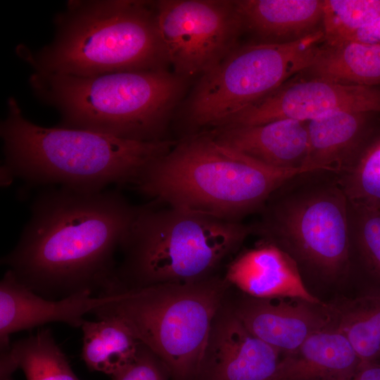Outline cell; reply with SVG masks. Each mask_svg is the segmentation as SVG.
<instances>
[{"label": "cell", "instance_id": "7a4b0ae2", "mask_svg": "<svg viewBox=\"0 0 380 380\" xmlns=\"http://www.w3.org/2000/svg\"><path fill=\"white\" fill-rule=\"evenodd\" d=\"M1 123L3 172L35 185L98 191L135 184L145 170L177 143L141 141L88 130L46 127L27 120L14 98Z\"/></svg>", "mask_w": 380, "mask_h": 380}, {"label": "cell", "instance_id": "7402d4cb", "mask_svg": "<svg viewBox=\"0 0 380 380\" xmlns=\"http://www.w3.org/2000/svg\"><path fill=\"white\" fill-rule=\"evenodd\" d=\"M327 308L331 327L347 338L360 367L380 363V294L347 299Z\"/></svg>", "mask_w": 380, "mask_h": 380}, {"label": "cell", "instance_id": "4fadbf2b", "mask_svg": "<svg viewBox=\"0 0 380 380\" xmlns=\"http://www.w3.org/2000/svg\"><path fill=\"white\" fill-rule=\"evenodd\" d=\"M241 293V292H240ZM226 302L254 336L289 354L312 334L330 327L327 305L299 299L257 298L241 293Z\"/></svg>", "mask_w": 380, "mask_h": 380}, {"label": "cell", "instance_id": "d6986e66", "mask_svg": "<svg viewBox=\"0 0 380 380\" xmlns=\"http://www.w3.org/2000/svg\"><path fill=\"white\" fill-rule=\"evenodd\" d=\"M243 28L262 42L298 40L321 28L323 0L235 1Z\"/></svg>", "mask_w": 380, "mask_h": 380}, {"label": "cell", "instance_id": "44dd1931", "mask_svg": "<svg viewBox=\"0 0 380 380\" xmlns=\"http://www.w3.org/2000/svg\"><path fill=\"white\" fill-rule=\"evenodd\" d=\"M97 319L81 327L82 357L89 369L112 376L134 360L141 343L118 319Z\"/></svg>", "mask_w": 380, "mask_h": 380}, {"label": "cell", "instance_id": "9c48e42d", "mask_svg": "<svg viewBox=\"0 0 380 380\" xmlns=\"http://www.w3.org/2000/svg\"><path fill=\"white\" fill-rule=\"evenodd\" d=\"M324 43L321 28L292 42L236 47L201 76L188 103L189 122L198 127L224 126L291 76L307 70Z\"/></svg>", "mask_w": 380, "mask_h": 380}, {"label": "cell", "instance_id": "603a6c76", "mask_svg": "<svg viewBox=\"0 0 380 380\" xmlns=\"http://www.w3.org/2000/svg\"><path fill=\"white\" fill-rule=\"evenodd\" d=\"M12 353L27 380H80L49 329L12 343Z\"/></svg>", "mask_w": 380, "mask_h": 380}, {"label": "cell", "instance_id": "484cf974", "mask_svg": "<svg viewBox=\"0 0 380 380\" xmlns=\"http://www.w3.org/2000/svg\"><path fill=\"white\" fill-rule=\"evenodd\" d=\"M338 177L349 201L380 210V139L370 145L350 171Z\"/></svg>", "mask_w": 380, "mask_h": 380}, {"label": "cell", "instance_id": "2e32d148", "mask_svg": "<svg viewBox=\"0 0 380 380\" xmlns=\"http://www.w3.org/2000/svg\"><path fill=\"white\" fill-rule=\"evenodd\" d=\"M217 141L267 166L303 172L308 146L307 122L279 120L208 132Z\"/></svg>", "mask_w": 380, "mask_h": 380}, {"label": "cell", "instance_id": "30bf717a", "mask_svg": "<svg viewBox=\"0 0 380 380\" xmlns=\"http://www.w3.org/2000/svg\"><path fill=\"white\" fill-rule=\"evenodd\" d=\"M158 32L176 75H204L236 47L244 30L235 1L155 2Z\"/></svg>", "mask_w": 380, "mask_h": 380}, {"label": "cell", "instance_id": "4316f807", "mask_svg": "<svg viewBox=\"0 0 380 380\" xmlns=\"http://www.w3.org/2000/svg\"><path fill=\"white\" fill-rule=\"evenodd\" d=\"M111 376L113 380H168L170 377L163 362L142 343L134 360Z\"/></svg>", "mask_w": 380, "mask_h": 380}, {"label": "cell", "instance_id": "5b68a950", "mask_svg": "<svg viewBox=\"0 0 380 380\" xmlns=\"http://www.w3.org/2000/svg\"><path fill=\"white\" fill-rule=\"evenodd\" d=\"M164 205L139 207L107 293L206 278L253 234L252 224Z\"/></svg>", "mask_w": 380, "mask_h": 380}, {"label": "cell", "instance_id": "83f0119b", "mask_svg": "<svg viewBox=\"0 0 380 380\" xmlns=\"http://www.w3.org/2000/svg\"><path fill=\"white\" fill-rule=\"evenodd\" d=\"M348 41L380 44V16L355 32Z\"/></svg>", "mask_w": 380, "mask_h": 380}, {"label": "cell", "instance_id": "9a60e30c", "mask_svg": "<svg viewBox=\"0 0 380 380\" xmlns=\"http://www.w3.org/2000/svg\"><path fill=\"white\" fill-rule=\"evenodd\" d=\"M224 278L231 286L257 298L299 299L322 304L308 290L296 262L276 245L260 241L238 254Z\"/></svg>", "mask_w": 380, "mask_h": 380}, {"label": "cell", "instance_id": "f1b7e54d", "mask_svg": "<svg viewBox=\"0 0 380 380\" xmlns=\"http://www.w3.org/2000/svg\"><path fill=\"white\" fill-rule=\"evenodd\" d=\"M348 380H380V363L362 366Z\"/></svg>", "mask_w": 380, "mask_h": 380}, {"label": "cell", "instance_id": "ac0fdd59", "mask_svg": "<svg viewBox=\"0 0 380 380\" xmlns=\"http://www.w3.org/2000/svg\"><path fill=\"white\" fill-rule=\"evenodd\" d=\"M360 361L347 338L328 327L281 357L272 380H348Z\"/></svg>", "mask_w": 380, "mask_h": 380}, {"label": "cell", "instance_id": "277c9868", "mask_svg": "<svg viewBox=\"0 0 380 380\" xmlns=\"http://www.w3.org/2000/svg\"><path fill=\"white\" fill-rule=\"evenodd\" d=\"M53 41L20 51L34 71L74 76L163 68L155 2L71 0L55 18Z\"/></svg>", "mask_w": 380, "mask_h": 380}, {"label": "cell", "instance_id": "8992f818", "mask_svg": "<svg viewBox=\"0 0 380 380\" xmlns=\"http://www.w3.org/2000/svg\"><path fill=\"white\" fill-rule=\"evenodd\" d=\"M30 86L61 116V127L156 141L184 87L164 68L82 77L34 71Z\"/></svg>", "mask_w": 380, "mask_h": 380}, {"label": "cell", "instance_id": "6da1fadb", "mask_svg": "<svg viewBox=\"0 0 380 380\" xmlns=\"http://www.w3.org/2000/svg\"><path fill=\"white\" fill-rule=\"evenodd\" d=\"M139 207L115 190L65 186L40 194L20 239L1 262L17 280L49 299L84 291L102 294L114 255Z\"/></svg>", "mask_w": 380, "mask_h": 380}, {"label": "cell", "instance_id": "52a82bcc", "mask_svg": "<svg viewBox=\"0 0 380 380\" xmlns=\"http://www.w3.org/2000/svg\"><path fill=\"white\" fill-rule=\"evenodd\" d=\"M348 203L336 172H300L269 196L253 234L289 255L303 278L338 281L349 277Z\"/></svg>", "mask_w": 380, "mask_h": 380}, {"label": "cell", "instance_id": "8fae6325", "mask_svg": "<svg viewBox=\"0 0 380 380\" xmlns=\"http://www.w3.org/2000/svg\"><path fill=\"white\" fill-rule=\"evenodd\" d=\"M336 111L380 112V89L315 77L285 83L221 127L258 125L286 119L308 122Z\"/></svg>", "mask_w": 380, "mask_h": 380}, {"label": "cell", "instance_id": "5bb4252c", "mask_svg": "<svg viewBox=\"0 0 380 380\" xmlns=\"http://www.w3.org/2000/svg\"><path fill=\"white\" fill-rule=\"evenodd\" d=\"M113 295L84 291L53 300L44 298L20 282L9 270L0 282V346L10 345V336L49 322L81 327L84 315L110 302Z\"/></svg>", "mask_w": 380, "mask_h": 380}, {"label": "cell", "instance_id": "e0dca14e", "mask_svg": "<svg viewBox=\"0 0 380 380\" xmlns=\"http://www.w3.org/2000/svg\"><path fill=\"white\" fill-rule=\"evenodd\" d=\"M368 113L336 111L307 122L308 153L303 170L350 171L370 141Z\"/></svg>", "mask_w": 380, "mask_h": 380}, {"label": "cell", "instance_id": "ba28073f", "mask_svg": "<svg viewBox=\"0 0 380 380\" xmlns=\"http://www.w3.org/2000/svg\"><path fill=\"white\" fill-rule=\"evenodd\" d=\"M230 288L224 277L213 274L123 289L93 314L122 322L163 362L172 380H197L213 321Z\"/></svg>", "mask_w": 380, "mask_h": 380}, {"label": "cell", "instance_id": "ffe728a7", "mask_svg": "<svg viewBox=\"0 0 380 380\" xmlns=\"http://www.w3.org/2000/svg\"><path fill=\"white\" fill-rule=\"evenodd\" d=\"M307 70L315 78L374 87L380 83V44L348 41L327 46L324 43Z\"/></svg>", "mask_w": 380, "mask_h": 380}, {"label": "cell", "instance_id": "3957f363", "mask_svg": "<svg viewBox=\"0 0 380 380\" xmlns=\"http://www.w3.org/2000/svg\"><path fill=\"white\" fill-rule=\"evenodd\" d=\"M298 172L267 166L207 132L177 142L134 186L159 204L241 221L259 213L272 192Z\"/></svg>", "mask_w": 380, "mask_h": 380}, {"label": "cell", "instance_id": "cb8c5ba5", "mask_svg": "<svg viewBox=\"0 0 380 380\" xmlns=\"http://www.w3.org/2000/svg\"><path fill=\"white\" fill-rule=\"evenodd\" d=\"M349 274L358 269L380 280V210L349 201Z\"/></svg>", "mask_w": 380, "mask_h": 380}, {"label": "cell", "instance_id": "7c38bea8", "mask_svg": "<svg viewBox=\"0 0 380 380\" xmlns=\"http://www.w3.org/2000/svg\"><path fill=\"white\" fill-rule=\"evenodd\" d=\"M281 353L251 334L225 298L213 321L197 380H272Z\"/></svg>", "mask_w": 380, "mask_h": 380}, {"label": "cell", "instance_id": "d4e9b609", "mask_svg": "<svg viewBox=\"0 0 380 380\" xmlns=\"http://www.w3.org/2000/svg\"><path fill=\"white\" fill-rule=\"evenodd\" d=\"M380 16V0H323L322 29L324 44L344 42Z\"/></svg>", "mask_w": 380, "mask_h": 380}]
</instances>
